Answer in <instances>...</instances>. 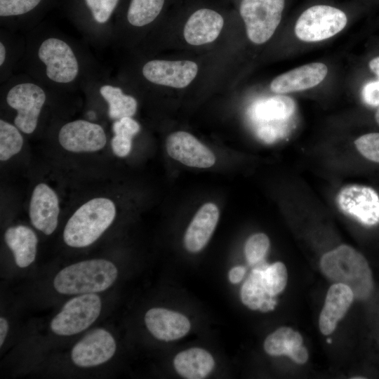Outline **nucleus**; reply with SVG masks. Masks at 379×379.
Masks as SVG:
<instances>
[{"label": "nucleus", "mask_w": 379, "mask_h": 379, "mask_svg": "<svg viewBox=\"0 0 379 379\" xmlns=\"http://www.w3.org/2000/svg\"><path fill=\"white\" fill-rule=\"evenodd\" d=\"M18 66L24 74L54 91L82 88L101 74L82 46L50 30H32Z\"/></svg>", "instance_id": "obj_1"}, {"label": "nucleus", "mask_w": 379, "mask_h": 379, "mask_svg": "<svg viewBox=\"0 0 379 379\" xmlns=\"http://www.w3.org/2000/svg\"><path fill=\"white\" fill-rule=\"evenodd\" d=\"M2 84L4 100L15 112L13 124L22 133H33L49 95L54 91L24 73L12 75Z\"/></svg>", "instance_id": "obj_2"}, {"label": "nucleus", "mask_w": 379, "mask_h": 379, "mask_svg": "<svg viewBox=\"0 0 379 379\" xmlns=\"http://www.w3.org/2000/svg\"><path fill=\"white\" fill-rule=\"evenodd\" d=\"M322 273L334 284L347 286L354 298H368L373 290L372 272L364 256L354 248L343 244L324 254L320 260Z\"/></svg>", "instance_id": "obj_3"}, {"label": "nucleus", "mask_w": 379, "mask_h": 379, "mask_svg": "<svg viewBox=\"0 0 379 379\" xmlns=\"http://www.w3.org/2000/svg\"><path fill=\"white\" fill-rule=\"evenodd\" d=\"M117 214L116 205L107 197L89 199L67 220L63 230L65 243L73 248L88 246L109 227Z\"/></svg>", "instance_id": "obj_4"}, {"label": "nucleus", "mask_w": 379, "mask_h": 379, "mask_svg": "<svg viewBox=\"0 0 379 379\" xmlns=\"http://www.w3.org/2000/svg\"><path fill=\"white\" fill-rule=\"evenodd\" d=\"M118 276L117 267L105 259H92L74 263L61 270L55 277L57 292L80 295L102 292L109 288Z\"/></svg>", "instance_id": "obj_5"}, {"label": "nucleus", "mask_w": 379, "mask_h": 379, "mask_svg": "<svg viewBox=\"0 0 379 379\" xmlns=\"http://www.w3.org/2000/svg\"><path fill=\"white\" fill-rule=\"evenodd\" d=\"M347 23V14L328 4H314L299 15L295 34L301 41L316 42L328 39L342 31Z\"/></svg>", "instance_id": "obj_6"}, {"label": "nucleus", "mask_w": 379, "mask_h": 379, "mask_svg": "<svg viewBox=\"0 0 379 379\" xmlns=\"http://www.w3.org/2000/svg\"><path fill=\"white\" fill-rule=\"evenodd\" d=\"M285 0H241L239 13L248 39L255 44L268 41L279 26Z\"/></svg>", "instance_id": "obj_7"}, {"label": "nucleus", "mask_w": 379, "mask_h": 379, "mask_svg": "<svg viewBox=\"0 0 379 379\" xmlns=\"http://www.w3.org/2000/svg\"><path fill=\"white\" fill-rule=\"evenodd\" d=\"M101 308V300L97 294H80L64 305L52 319L51 328L58 335L77 334L94 323Z\"/></svg>", "instance_id": "obj_8"}, {"label": "nucleus", "mask_w": 379, "mask_h": 379, "mask_svg": "<svg viewBox=\"0 0 379 379\" xmlns=\"http://www.w3.org/2000/svg\"><path fill=\"white\" fill-rule=\"evenodd\" d=\"M60 145L72 153L96 152L105 147L107 135L99 124L76 119L62 124L58 132Z\"/></svg>", "instance_id": "obj_9"}, {"label": "nucleus", "mask_w": 379, "mask_h": 379, "mask_svg": "<svg viewBox=\"0 0 379 379\" xmlns=\"http://www.w3.org/2000/svg\"><path fill=\"white\" fill-rule=\"evenodd\" d=\"M337 204L344 213L363 225L372 226L379 222V197L371 187L346 186L339 192Z\"/></svg>", "instance_id": "obj_10"}, {"label": "nucleus", "mask_w": 379, "mask_h": 379, "mask_svg": "<svg viewBox=\"0 0 379 379\" xmlns=\"http://www.w3.org/2000/svg\"><path fill=\"white\" fill-rule=\"evenodd\" d=\"M141 71L143 78L152 84L182 88L195 78L198 66L189 60L154 59L146 62Z\"/></svg>", "instance_id": "obj_11"}, {"label": "nucleus", "mask_w": 379, "mask_h": 379, "mask_svg": "<svg viewBox=\"0 0 379 379\" xmlns=\"http://www.w3.org/2000/svg\"><path fill=\"white\" fill-rule=\"evenodd\" d=\"M116 348V342L109 332L103 328H95L75 344L71 359L79 367L96 366L109 361Z\"/></svg>", "instance_id": "obj_12"}, {"label": "nucleus", "mask_w": 379, "mask_h": 379, "mask_svg": "<svg viewBox=\"0 0 379 379\" xmlns=\"http://www.w3.org/2000/svg\"><path fill=\"white\" fill-rule=\"evenodd\" d=\"M59 214L60 204L56 192L44 182L36 185L29 206L32 225L46 235H50L58 226Z\"/></svg>", "instance_id": "obj_13"}, {"label": "nucleus", "mask_w": 379, "mask_h": 379, "mask_svg": "<svg viewBox=\"0 0 379 379\" xmlns=\"http://www.w3.org/2000/svg\"><path fill=\"white\" fill-rule=\"evenodd\" d=\"M166 144L168 155L186 166L209 168L215 162L213 152L187 132L171 133Z\"/></svg>", "instance_id": "obj_14"}, {"label": "nucleus", "mask_w": 379, "mask_h": 379, "mask_svg": "<svg viewBox=\"0 0 379 379\" xmlns=\"http://www.w3.org/2000/svg\"><path fill=\"white\" fill-rule=\"evenodd\" d=\"M82 88L95 93L104 101L110 119L133 117L137 111V100L102 74L88 81Z\"/></svg>", "instance_id": "obj_15"}, {"label": "nucleus", "mask_w": 379, "mask_h": 379, "mask_svg": "<svg viewBox=\"0 0 379 379\" xmlns=\"http://www.w3.org/2000/svg\"><path fill=\"white\" fill-rule=\"evenodd\" d=\"M327 73L328 68L324 63L307 64L277 77L271 82L270 89L277 94L306 90L320 84Z\"/></svg>", "instance_id": "obj_16"}, {"label": "nucleus", "mask_w": 379, "mask_h": 379, "mask_svg": "<svg viewBox=\"0 0 379 379\" xmlns=\"http://www.w3.org/2000/svg\"><path fill=\"white\" fill-rule=\"evenodd\" d=\"M145 323L154 337L164 341L181 338L190 329V322L185 315L161 307L149 310L145 315Z\"/></svg>", "instance_id": "obj_17"}, {"label": "nucleus", "mask_w": 379, "mask_h": 379, "mask_svg": "<svg viewBox=\"0 0 379 379\" xmlns=\"http://www.w3.org/2000/svg\"><path fill=\"white\" fill-rule=\"evenodd\" d=\"M223 25L224 19L219 13L211 8H199L188 18L184 27V37L191 45L208 44L217 39Z\"/></svg>", "instance_id": "obj_18"}, {"label": "nucleus", "mask_w": 379, "mask_h": 379, "mask_svg": "<svg viewBox=\"0 0 379 379\" xmlns=\"http://www.w3.org/2000/svg\"><path fill=\"white\" fill-rule=\"evenodd\" d=\"M352 291L342 284H333L328 288L324 305L319 315V326L322 334L332 333L343 318L354 300Z\"/></svg>", "instance_id": "obj_19"}, {"label": "nucleus", "mask_w": 379, "mask_h": 379, "mask_svg": "<svg viewBox=\"0 0 379 379\" xmlns=\"http://www.w3.org/2000/svg\"><path fill=\"white\" fill-rule=\"evenodd\" d=\"M219 219V209L213 203L204 204L191 221L184 237L185 246L192 253L200 251L208 242Z\"/></svg>", "instance_id": "obj_20"}, {"label": "nucleus", "mask_w": 379, "mask_h": 379, "mask_svg": "<svg viewBox=\"0 0 379 379\" xmlns=\"http://www.w3.org/2000/svg\"><path fill=\"white\" fill-rule=\"evenodd\" d=\"M119 0H84L91 15L90 25L84 33L96 44L109 42L114 32L110 27L111 18Z\"/></svg>", "instance_id": "obj_21"}, {"label": "nucleus", "mask_w": 379, "mask_h": 379, "mask_svg": "<svg viewBox=\"0 0 379 379\" xmlns=\"http://www.w3.org/2000/svg\"><path fill=\"white\" fill-rule=\"evenodd\" d=\"M4 240L18 267H27L34 261L38 238L31 228L22 225L10 227L4 233Z\"/></svg>", "instance_id": "obj_22"}, {"label": "nucleus", "mask_w": 379, "mask_h": 379, "mask_svg": "<svg viewBox=\"0 0 379 379\" xmlns=\"http://www.w3.org/2000/svg\"><path fill=\"white\" fill-rule=\"evenodd\" d=\"M173 364L181 376L187 379H202L212 371L215 361L208 351L193 347L178 353Z\"/></svg>", "instance_id": "obj_23"}, {"label": "nucleus", "mask_w": 379, "mask_h": 379, "mask_svg": "<svg viewBox=\"0 0 379 379\" xmlns=\"http://www.w3.org/2000/svg\"><path fill=\"white\" fill-rule=\"evenodd\" d=\"M295 104L288 96L277 95L255 102L251 109L252 117L262 122H284L294 113Z\"/></svg>", "instance_id": "obj_24"}, {"label": "nucleus", "mask_w": 379, "mask_h": 379, "mask_svg": "<svg viewBox=\"0 0 379 379\" xmlns=\"http://www.w3.org/2000/svg\"><path fill=\"white\" fill-rule=\"evenodd\" d=\"M26 39L15 36L11 30H1L0 70L2 84L13 75L25 51Z\"/></svg>", "instance_id": "obj_25"}, {"label": "nucleus", "mask_w": 379, "mask_h": 379, "mask_svg": "<svg viewBox=\"0 0 379 379\" xmlns=\"http://www.w3.org/2000/svg\"><path fill=\"white\" fill-rule=\"evenodd\" d=\"M274 296L269 295L262 281V271L253 269L241 289L242 302L253 310L267 312L276 305Z\"/></svg>", "instance_id": "obj_26"}, {"label": "nucleus", "mask_w": 379, "mask_h": 379, "mask_svg": "<svg viewBox=\"0 0 379 379\" xmlns=\"http://www.w3.org/2000/svg\"><path fill=\"white\" fill-rule=\"evenodd\" d=\"M165 0H130L126 20L133 28H142L152 23L161 13Z\"/></svg>", "instance_id": "obj_27"}, {"label": "nucleus", "mask_w": 379, "mask_h": 379, "mask_svg": "<svg viewBox=\"0 0 379 379\" xmlns=\"http://www.w3.org/2000/svg\"><path fill=\"white\" fill-rule=\"evenodd\" d=\"M302 338L289 327L283 326L270 334L264 342L265 351L271 356L287 355L291 350L302 345Z\"/></svg>", "instance_id": "obj_28"}, {"label": "nucleus", "mask_w": 379, "mask_h": 379, "mask_svg": "<svg viewBox=\"0 0 379 379\" xmlns=\"http://www.w3.org/2000/svg\"><path fill=\"white\" fill-rule=\"evenodd\" d=\"M22 133L13 123L0 119V161H6L18 154L23 146Z\"/></svg>", "instance_id": "obj_29"}, {"label": "nucleus", "mask_w": 379, "mask_h": 379, "mask_svg": "<svg viewBox=\"0 0 379 379\" xmlns=\"http://www.w3.org/2000/svg\"><path fill=\"white\" fill-rule=\"evenodd\" d=\"M287 270L284 263L274 262L262 271V281L269 295L275 296L281 293L287 283Z\"/></svg>", "instance_id": "obj_30"}, {"label": "nucleus", "mask_w": 379, "mask_h": 379, "mask_svg": "<svg viewBox=\"0 0 379 379\" xmlns=\"http://www.w3.org/2000/svg\"><path fill=\"white\" fill-rule=\"evenodd\" d=\"M270 247V239L264 233L251 235L244 247L245 256L250 265H254L263 260Z\"/></svg>", "instance_id": "obj_31"}, {"label": "nucleus", "mask_w": 379, "mask_h": 379, "mask_svg": "<svg viewBox=\"0 0 379 379\" xmlns=\"http://www.w3.org/2000/svg\"><path fill=\"white\" fill-rule=\"evenodd\" d=\"M42 0H0V16L8 18L25 15L33 11Z\"/></svg>", "instance_id": "obj_32"}, {"label": "nucleus", "mask_w": 379, "mask_h": 379, "mask_svg": "<svg viewBox=\"0 0 379 379\" xmlns=\"http://www.w3.org/2000/svg\"><path fill=\"white\" fill-rule=\"evenodd\" d=\"M361 155L367 159L379 163V133L363 135L354 141Z\"/></svg>", "instance_id": "obj_33"}, {"label": "nucleus", "mask_w": 379, "mask_h": 379, "mask_svg": "<svg viewBox=\"0 0 379 379\" xmlns=\"http://www.w3.org/2000/svg\"><path fill=\"white\" fill-rule=\"evenodd\" d=\"M140 130V126L132 117H125L114 121V134L133 138Z\"/></svg>", "instance_id": "obj_34"}, {"label": "nucleus", "mask_w": 379, "mask_h": 379, "mask_svg": "<svg viewBox=\"0 0 379 379\" xmlns=\"http://www.w3.org/2000/svg\"><path fill=\"white\" fill-rule=\"evenodd\" d=\"M132 139L128 137L114 134L111 140V147L114 154L118 157H125L132 148Z\"/></svg>", "instance_id": "obj_35"}, {"label": "nucleus", "mask_w": 379, "mask_h": 379, "mask_svg": "<svg viewBox=\"0 0 379 379\" xmlns=\"http://www.w3.org/2000/svg\"><path fill=\"white\" fill-rule=\"evenodd\" d=\"M362 98L368 105L379 106V80L370 81L364 86Z\"/></svg>", "instance_id": "obj_36"}, {"label": "nucleus", "mask_w": 379, "mask_h": 379, "mask_svg": "<svg viewBox=\"0 0 379 379\" xmlns=\"http://www.w3.org/2000/svg\"><path fill=\"white\" fill-rule=\"evenodd\" d=\"M288 356L293 361L299 364H305L308 359L307 350L302 345H299L293 347L288 353Z\"/></svg>", "instance_id": "obj_37"}, {"label": "nucleus", "mask_w": 379, "mask_h": 379, "mask_svg": "<svg viewBox=\"0 0 379 379\" xmlns=\"http://www.w3.org/2000/svg\"><path fill=\"white\" fill-rule=\"evenodd\" d=\"M246 272V269L243 266H236L232 267L229 272V279L232 284L240 282Z\"/></svg>", "instance_id": "obj_38"}, {"label": "nucleus", "mask_w": 379, "mask_h": 379, "mask_svg": "<svg viewBox=\"0 0 379 379\" xmlns=\"http://www.w3.org/2000/svg\"><path fill=\"white\" fill-rule=\"evenodd\" d=\"M8 332V323L7 320L1 317L0 318V345L2 346Z\"/></svg>", "instance_id": "obj_39"}, {"label": "nucleus", "mask_w": 379, "mask_h": 379, "mask_svg": "<svg viewBox=\"0 0 379 379\" xmlns=\"http://www.w3.org/2000/svg\"><path fill=\"white\" fill-rule=\"evenodd\" d=\"M371 70L378 77L379 79V56L372 59L368 63Z\"/></svg>", "instance_id": "obj_40"}, {"label": "nucleus", "mask_w": 379, "mask_h": 379, "mask_svg": "<svg viewBox=\"0 0 379 379\" xmlns=\"http://www.w3.org/2000/svg\"><path fill=\"white\" fill-rule=\"evenodd\" d=\"M375 120H376L377 123L379 124V108L378 109V110L375 112Z\"/></svg>", "instance_id": "obj_41"}, {"label": "nucleus", "mask_w": 379, "mask_h": 379, "mask_svg": "<svg viewBox=\"0 0 379 379\" xmlns=\"http://www.w3.org/2000/svg\"><path fill=\"white\" fill-rule=\"evenodd\" d=\"M352 379H365L366 378L365 377H360V376H358V377H352L351 378Z\"/></svg>", "instance_id": "obj_42"}, {"label": "nucleus", "mask_w": 379, "mask_h": 379, "mask_svg": "<svg viewBox=\"0 0 379 379\" xmlns=\"http://www.w3.org/2000/svg\"><path fill=\"white\" fill-rule=\"evenodd\" d=\"M327 342H328V343H331V340L330 338H328V339H327Z\"/></svg>", "instance_id": "obj_43"}]
</instances>
